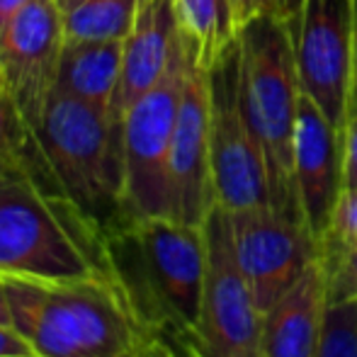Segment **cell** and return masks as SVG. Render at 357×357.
<instances>
[{"mask_svg": "<svg viewBox=\"0 0 357 357\" xmlns=\"http://www.w3.org/2000/svg\"><path fill=\"white\" fill-rule=\"evenodd\" d=\"M301 10H304V0H289V27L299 22Z\"/></svg>", "mask_w": 357, "mask_h": 357, "instance_id": "cell-30", "label": "cell"}, {"mask_svg": "<svg viewBox=\"0 0 357 357\" xmlns=\"http://www.w3.org/2000/svg\"><path fill=\"white\" fill-rule=\"evenodd\" d=\"M10 165H15V163H10V160L0 158V173H5V170H8V168H10Z\"/></svg>", "mask_w": 357, "mask_h": 357, "instance_id": "cell-31", "label": "cell"}, {"mask_svg": "<svg viewBox=\"0 0 357 357\" xmlns=\"http://www.w3.org/2000/svg\"><path fill=\"white\" fill-rule=\"evenodd\" d=\"M180 37L175 0H142L134 29L124 39L122 73L109 117L122 127L127 109L165 75Z\"/></svg>", "mask_w": 357, "mask_h": 357, "instance_id": "cell-14", "label": "cell"}, {"mask_svg": "<svg viewBox=\"0 0 357 357\" xmlns=\"http://www.w3.org/2000/svg\"><path fill=\"white\" fill-rule=\"evenodd\" d=\"M316 357H357V301L328 304Z\"/></svg>", "mask_w": 357, "mask_h": 357, "instance_id": "cell-19", "label": "cell"}, {"mask_svg": "<svg viewBox=\"0 0 357 357\" xmlns=\"http://www.w3.org/2000/svg\"><path fill=\"white\" fill-rule=\"evenodd\" d=\"M209 151L216 204L226 212L270 207L268 170L241 107L238 42L207 71Z\"/></svg>", "mask_w": 357, "mask_h": 357, "instance_id": "cell-7", "label": "cell"}, {"mask_svg": "<svg viewBox=\"0 0 357 357\" xmlns=\"http://www.w3.org/2000/svg\"><path fill=\"white\" fill-rule=\"evenodd\" d=\"M0 275L39 280L112 275L107 236L22 163L0 173Z\"/></svg>", "mask_w": 357, "mask_h": 357, "instance_id": "cell-4", "label": "cell"}, {"mask_svg": "<svg viewBox=\"0 0 357 357\" xmlns=\"http://www.w3.org/2000/svg\"><path fill=\"white\" fill-rule=\"evenodd\" d=\"M238 71L241 107L268 170L270 207L304 224L294 183V127L301 88L289 20L260 15L238 29Z\"/></svg>", "mask_w": 357, "mask_h": 357, "instance_id": "cell-5", "label": "cell"}, {"mask_svg": "<svg viewBox=\"0 0 357 357\" xmlns=\"http://www.w3.org/2000/svg\"><path fill=\"white\" fill-rule=\"evenodd\" d=\"M348 245H357V190L345 188L333 209L331 229L321 243L319 253L328 248H348Z\"/></svg>", "mask_w": 357, "mask_h": 357, "instance_id": "cell-22", "label": "cell"}, {"mask_svg": "<svg viewBox=\"0 0 357 357\" xmlns=\"http://www.w3.org/2000/svg\"><path fill=\"white\" fill-rule=\"evenodd\" d=\"M234 3L238 27L260 15H278V17L289 20V0H234Z\"/></svg>", "mask_w": 357, "mask_h": 357, "instance_id": "cell-23", "label": "cell"}, {"mask_svg": "<svg viewBox=\"0 0 357 357\" xmlns=\"http://www.w3.org/2000/svg\"><path fill=\"white\" fill-rule=\"evenodd\" d=\"M207 282L199 319V357H263V311L255 306L231 248L229 212L204 221Z\"/></svg>", "mask_w": 357, "mask_h": 357, "instance_id": "cell-8", "label": "cell"}, {"mask_svg": "<svg viewBox=\"0 0 357 357\" xmlns=\"http://www.w3.org/2000/svg\"><path fill=\"white\" fill-rule=\"evenodd\" d=\"M328 275V304L357 301V245L321 250Z\"/></svg>", "mask_w": 357, "mask_h": 357, "instance_id": "cell-20", "label": "cell"}, {"mask_svg": "<svg viewBox=\"0 0 357 357\" xmlns=\"http://www.w3.org/2000/svg\"><path fill=\"white\" fill-rule=\"evenodd\" d=\"M29 134L20 117L15 100L5 83L3 68H0V158L10 163H22V155L27 151Z\"/></svg>", "mask_w": 357, "mask_h": 357, "instance_id": "cell-21", "label": "cell"}, {"mask_svg": "<svg viewBox=\"0 0 357 357\" xmlns=\"http://www.w3.org/2000/svg\"><path fill=\"white\" fill-rule=\"evenodd\" d=\"M5 289L13 326L37 357H134L151 343L112 275H5Z\"/></svg>", "mask_w": 357, "mask_h": 357, "instance_id": "cell-2", "label": "cell"}, {"mask_svg": "<svg viewBox=\"0 0 357 357\" xmlns=\"http://www.w3.org/2000/svg\"><path fill=\"white\" fill-rule=\"evenodd\" d=\"M170 192L173 219L190 226H204L216 207L209 151V78L199 66L197 52L188 68L173 149H170Z\"/></svg>", "mask_w": 357, "mask_h": 357, "instance_id": "cell-12", "label": "cell"}, {"mask_svg": "<svg viewBox=\"0 0 357 357\" xmlns=\"http://www.w3.org/2000/svg\"><path fill=\"white\" fill-rule=\"evenodd\" d=\"M22 165L73 202L105 236L124 224L122 127L109 112L54 90Z\"/></svg>", "mask_w": 357, "mask_h": 357, "instance_id": "cell-3", "label": "cell"}, {"mask_svg": "<svg viewBox=\"0 0 357 357\" xmlns=\"http://www.w3.org/2000/svg\"><path fill=\"white\" fill-rule=\"evenodd\" d=\"M0 357H37L15 326L0 324Z\"/></svg>", "mask_w": 357, "mask_h": 357, "instance_id": "cell-25", "label": "cell"}, {"mask_svg": "<svg viewBox=\"0 0 357 357\" xmlns=\"http://www.w3.org/2000/svg\"><path fill=\"white\" fill-rule=\"evenodd\" d=\"M195 52V44L180 32L168 71L127 109L122 119L124 221L158 216L173 219L170 149L185 78Z\"/></svg>", "mask_w": 357, "mask_h": 357, "instance_id": "cell-6", "label": "cell"}, {"mask_svg": "<svg viewBox=\"0 0 357 357\" xmlns=\"http://www.w3.org/2000/svg\"><path fill=\"white\" fill-rule=\"evenodd\" d=\"M180 32L195 44L202 68H212L238 42L234 0H175Z\"/></svg>", "mask_w": 357, "mask_h": 357, "instance_id": "cell-17", "label": "cell"}, {"mask_svg": "<svg viewBox=\"0 0 357 357\" xmlns=\"http://www.w3.org/2000/svg\"><path fill=\"white\" fill-rule=\"evenodd\" d=\"M124 42H63L56 90L109 112L122 73Z\"/></svg>", "mask_w": 357, "mask_h": 357, "instance_id": "cell-16", "label": "cell"}, {"mask_svg": "<svg viewBox=\"0 0 357 357\" xmlns=\"http://www.w3.org/2000/svg\"><path fill=\"white\" fill-rule=\"evenodd\" d=\"M350 114H357V0H353V83H350Z\"/></svg>", "mask_w": 357, "mask_h": 357, "instance_id": "cell-27", "label": "cell"}, {"mask_svg": "<svg viewBox=\"0 0 357 357\" xmlns=\"http://www.w3.org/2000/svg\"><path fill=\"white\" fill-rule=\"evenodd\" d=\"M328 309V275L321 258L263 314V357H316Z\"/></svg>", "mask_w": 357, "mask_h": 357, "instance_id": "cell-15", "label": "cell"}, {"mask_svg": "<svg viewBox=\"0 0 357 357\" xmlns=\"http://www.w3.org/2000/svg\"><path fill=\"white\" fill-rule=\"evenodd\" d=\"M63 42L56 0H32L0 39V68L29 137L56 90Z\"/></svg>", "mask_w": 357, "mask_h": 357, "instance_id": "cell-11", "label": "cell"}, {"mask_svg": "<svg viewBox=\"0 0 357 357\" xmlns=\"http://www.w3.org/2000/svg\"><path fill=\"white\" fill-rule=\"evenodd\" d=\"M109 270L151 343L175 357H199L207 282L202 226L158 216L124 221L107 234Z\"/></svg>", "mask_w": 357, "mask_h": 357, "instance_id": "cell-1", "label": "cell"}, {"mask_svg": "<svg viewBox=\"0 0 357 357\" xmlns=\"http://www.w3.org/2000/svg\"><path fill=\"white\" fill-rule=\"evenodd\" d=\"M0 324L13 326V314H10L8 289H5V278H3V275H0Z\"/></svg>", "mask_w": 357, "mask_h": 357, "instance_id": "cell-28", "label": "cell"}, {"mask_svg": "<svg viewBox=\"0 0 357 357\" xmlns=\"http://www.w3.org/2000/svg\"><path fill=\"white\" fill-rule=\"evenodd\" d=\"M66 42H124L142 0H56Z\"/></svg>", "mask_w": 357, "mask_h": 357, "instance_id": "cell-18", "label": "cell"}, {"mask_svg": "<svg viewBox=\"0 0 357 357\" xmlns=\"http://www.w3.org/2000/svg\"><path fill=\"white\" fill-rule=\"evenodd\" d=\"M294 183L301 219L321 248L343 192V132L306 95L299 98L294 127Z\"/></svg>", "mask_w": 357, "mask_h": 357, "instance_id": "cell-13", "label": "cell"}, {"mask_svg": "<svg viewBox=\"0 0 357 357\" xmlns=\"http://www.w3.org/2000/svg\"><path fill=\"white\" fill-rule=\"evenodd\" d=\"M231 248L260 311H268L319 258L311 231L273 207L229 212Z\"/></svg>", "mask_w": 357, "mask_h": 357, "instance_id": "cell-10", "label": "cell"}, {"mask_svg": "<svg viewBox=\"0 0 357 357\" xmlns=\"http://www.w3.org/2000/svg\"><path fill=\"white\" fill-rule=\"evenodd\" d=\"M291 39L301 95L343 132L353 83V0H304Z\"/></svg>", "mask_w": 357, "mask_h": 357, "instance_id": "cell-9", "label": "cell"}, {"mask_svg": "<svg viewBox=\"0 0 357 357\" xmlns=\"http://www.w3.org/2000/svg\"><path fill=\"white\" fill-rule=\"evenodd\" d=\"M134 357H175V355H170L165 348H160V345H155V343H149V345H144L142 350H139Z\"/></svg>", "mask_w": 357, "mask_h": 357, "instance_id": "cell-29", "label": "cell"}, {"mask_svg": "<svg viewBox=\"0 0 357 357\" xmlns=\"http://www.w3.org/2000/svg\"><path fill=\"white\" fill-rule=\"evenodd\" d=\"M343 185L357 190V114H350L343 129Z\"/></svg>", "mask_w": 357, "mask_h": 357, "instance_id": "cell-24", "label": "cell"}, {"mask_svg": "<svg viewBox=\"0 0 357 357\" xmlns=\"http://www.w3.org/2000/svg\"><path fill=\"white\" fill-rule=\"evenodd\" d=\"M29 3H32V0H0V39H3L5 29L10 27V22H13Z\"/></svg>", "mask_w": 357, "mask_h": 357, "instance_id": "cell-26", "label": "cell"}]
</instances>
